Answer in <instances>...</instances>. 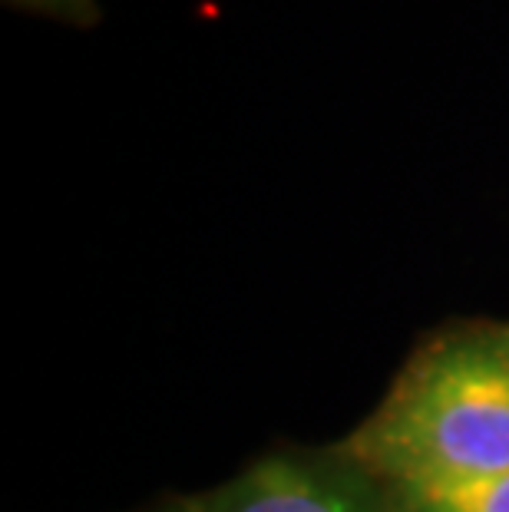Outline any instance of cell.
Wrapping results in <instances>:
<instances>
[{
    "label": "cell",
    "instance_id": "obj_1",
    "mask_svg": "<svg viewBox=\"0 0 509 512\" xmlns=\"http://www.w3.org/2000/svg\"><path fill=\"white\" fill-rule=\"evenodd\" d=\"M341 446L384 486L509 470V321H463L430 334Z\"/></svg>",
    "mask_w": 509,
    "mask_h": 512
},
{
    "label": "cell",
    "instance_id": "obj_3",
    "mask_svg": "<svg viewBox=\"0 0 509 512\" xmlns=\"http://www.w3.org/2000/svg\"><path fill=\"white\" fill-rule=\"evenodd\" d=\"M397 512H509V470L437 486H387Z\"/></svg>",
    "mask_w": 509,
    "mask_h": 512
},
{
    "label": "cell",
    "instance_id": "obj_4",
    "mask_svg": "<svg viewBox=\"0 0 509 512\" xmlns=\"http://www.w3.org/2000/svg\"><path fill=\"white\" fill-rule=\"evenodd\" d=\"M20 7L40 10V14L70 20V24H90L96 17V4L93 0H14Z\"/></svg>",
    "mask_w": 509,
    "mask_h": 512
},
{
    "label": "cell",
    "instance_id": "obj_2",
    "mask_svg": "<svg viewBox=\"0 0 509 512\" xmlns=\"http://www.w3.org/2000/svg\"><path fill=\"white\" fill-rule=\"evenodd\" d=\"M143 512H397L391 489L344 446L281 450L248 463L229 483L162 496Z\"/></svg>",
    "mask_w": 509,
    "mask_h": 512
}]
</instances>
